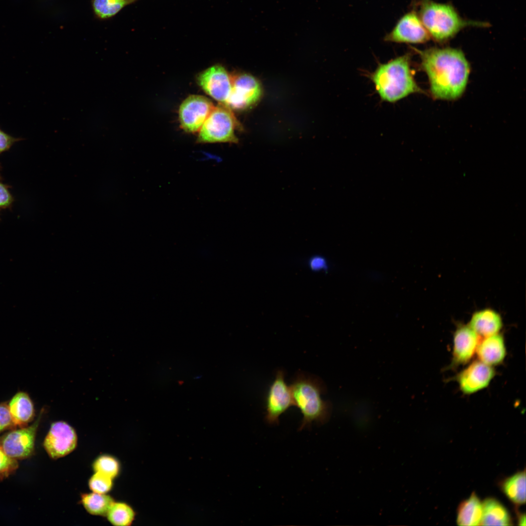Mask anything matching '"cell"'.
Instances as JSON below:
<instances>
[{"instance_id":"d4e9b609","label":"cell","mask_w":526,"mask_h":526,"mask_svg":"<svg viewBox=\"0 0 526 526\" xmlns=\"http://www.w3.org/2000/svg\"><path fill=\"white\" fill-rule=\"evenodd\" d=\"M113 479L99 472L94 473L88 482L89 488L92 492L105 494L110 491L113 486Z\"/></svg>"},{"instance_id":"5b68a950","label":"cell","mask_w":526,"mask_h":526,"mask_svg":"<svg viewBox=\"0 0 526 526\" xmlns=\"http://www.w3.org/2000/svg\"><path fill=\"white\" fill-rule=\"evenodd\" d=\"M239 125L231 110L220 103L215 106L199 130L197 142L199 143H237L235 130Z\"/></svg>"},{"instance_id":"9c48e42d","label":"cell","mask_w":526,"mask_h":526,"mask_svg":"<svg viewBox=\"0 0 526 526\" xmlns=\"http://www.w3.org/2000/svg\"><path fill=\"white\" fill-rule=\"evenodd\" d=\"M215 106L207 98L200 95H190L181 104L179 118L181 128L186 132L199 131Z\"/></svg>"},{"instance_id":"7a4b0ae2","label":"cell","mask_w":526,"mask_h":526,"mask_svg":"<svg viewBox=\"0 0 526 526\" xmlns=\"http://www.w3.org/2000/svg\"><path fill=\"white\" fill-rule=\"evenodd\" d=\"M409 54L379 65L371 75L376 91L383 101L394 103L421 92L413 77Z\"/></svg>"},{"instance_id":"603a6c76","label":"cell","mask_w":526,"mask_h":526,"mask_svg":"<svg viewBox=\"0 0 526 526\" xmlns=\"http://www.w3.org/2000/svg\"><path fill=\"white\" fill-rule=\"evenodd\" d=\"M92 468L94 472H99L113 479L120 471V464L113 456L103 454L98 456L94 461Z\"/></svg>"},{"instance_id":"7402d4cb","label":"cell","mask_w":526,"mask_h":526,"mask_svg":"<svg viewBox=\"0 0 526 526\" xmlns=\"http://www.w3.org/2000/svg\"><path fill=\"white\" fill-rule=\"evenodd\" d=\"M135 514L133 509L127 504L114 502L106 516L113 526H128L132 524Z\"/></svg>"},{"instance_id":"4fadbf2b","label":"cell","mask_w":526,"mask_h":526,"mask_svg":"<svg viewBox=\"0 0 526 526\" xmlns=\"http://www.w3.org/2000/svg\"><path fill=\"white\" fill-rule=\"evenodd\" d=\"M494 375L491 366L478 360L461 371L457 376V381L464 394H471L487 387Z\"/></svg>"},{"instance_id":"30bf717a","label":"cell","mask_w":526,"mask_h":526,"mask_svg":"<svg viewBox=\"0 0 526 526\" xmlns=\"http://www.w3.org/2000/svg\"><path fill=\"white\" fill-rule=\"evenodd\" d=\"M77 444L75 430L63 421L53 422L45 436L43 445L53 459L64 457L75 450Z\"/></svg>"},{"instance_id":"cb8c5ba5","label":"cell","mask_w":526,"mask_h":526,"mask_svg":"<svg viewBox=\"0 0 526 526\" xmlns=\"http://www.w3.org/2000/svg\"><path fill=\"white\" fill-rule=\"evenodd\" d=\"M126 3V0H94L93 6L96 14L105 19L116 14Z\"/></svg>"},{"instance_id":"8fae6325","label":"cell","mask_w":526,"mask_h":526,"mask_svg":"<svg viewBox=\"0 0 526 526\" xmlns=\"http://www.w3.org/2000/svg\"><path fill=\"white\" fill-rule=\"evenodd\" d=\"M430 38L417 12L413 10L401 17L391 31L386 35L384 40L395 43L418 44L424 43Z\"/></svg>"},{"instance_id":"277c9868","label":"cell","mask_w":526,"mask_h":526,"mask_svg":"<svg viewBox=\"0 0 526 526\" xmlns=\"http://www.w3.org/2000/svg\"><path fill=\"white\" fill-rule=\"evenodd\" d=\"M417 12L430 38L438 42L447 41L465 28L487 27L486 22L463 19L450 4L432 0H420Z\"/></svg>"},{"instance_id":"f1b7e54d","label":"cell","mask_w":526,"mask_h":526,"mask_svg":"<svg viewBox=\"0 0 526 526\" xmlns=\"http://www.w3.org/2000/svg\"><path fill=\"white\" fill-rule=\"evenodd\" d=\"M7 186L0 182V208H6L11 206L14 201Z\"/></svg>"},{"instance_id":"52a82bcc","label":"cell","mask_w":526,"mask_h":526,"mask_svg":"<svg viewBox=\"0 0 526 526\" xmlns=\"http://www.w3.org/2000/svg\"><path fill=\"white\" fill-rule=\"evenodd\" d=\"M231 93L225 105L230 109L243 110L256 104L262 94L259 81L247 74L232 76Z\"/></svg>"},{"instance_id":"8992f818","label":"cell","mask_w":526,"mask_h":526,"mask_svg":"<svg viewBox=\"0 0 526 526\" xmlns=\"http://www.w3.org/2000/svg\"><path fill=\"white\" fill-rule=\"evenodd\" d=\"M43 413L42 410L31 425L13 429L0 437V447L8 455L16 460H21L33 455L36 435Z\"/></svg>"},{"instance_id":"ac0fdd59","label":"cell","mask_w":526,"mask_h":526,"mask_svg":"<svg viewBox=\"0 0 526 526\" xmlns=\"http://www.w3.org/2000/svg\"><path fill=\"white\" fill-rule=\"evenodd\" d=\"M483 513L480 525L510 526L512 521L506 508L497 500L488 498L482 503Z\"/></svg>"},{"instance_id":"6da1fadb","label":"cell","mask_w":526,"mask_h":526,"mask_svg":"<svg viewBox=\"0 0 526 526\" xmlns=\"http://www.w3.org/2000/svg\"><path fill=\"white\" fill-rule=\"evenodd\" d=\"M417 51L432 96L445 100L459 97L465 90L470 73V66L462 51L451 48Z\"/></svg>"},{"instance_id":"484cf974","label":"cell","mask_w":526,"mask_h":526,"mask_svg":"<svg viewBox=\"0 0 526 526\" xmlns=\"http://www.w3.org/2000/svg\"><path fill=\"white\" fill-rule=\"evenodd\" d=\"M17 460L8 455L0 447V479L7 478L18 468Z\"/></svg>"},{"instance_id":"ffe728a7","label":"cell","mask_w":526,"mask_h":526,"mask_svg":"<svg viewBox=\"0 0 526 526\" xmlns=\"http://www.w3.org/2000/svg\"><path fill=\"white\" fill-rule=\"evenodd\" d=\"M503 492L510 501L517 505L526 503V471L517 472L506 478L502 483Z\"/></svg>"},{"instance_id":"3957f363","label":"cell","mask_w":526,"mask_h":526,"mask_svg":"<svg viewBox=\"0 0 526 526\" xmlns=\"http://www.w3.org/2000/svg\"><path fill=\"white\" fill-rule=\"evenodd\" d=\"M290 387L294 405L302 414L299 430L309 427L313 422L323 424L328 420L331 404L321 398L325 387L320 378L299 372Z\"/></svg>"},{"instance_id":"f546056e","label":"cell","mask_w":526,"mask_h":526,"mask_svg":"<svg viewBox=\"0 0 526 526\" xmlns=\"http://www.w3.org/2000/svg\"><path fill=\"white\" fill-rule=\"evenodd\" d=\"M309 266L314 271H324L328 269V263L326 259L321 256H317L311 258L309 261Z\"/></svg>"},{"instance_id":"83f0119b","label":"cell","mask_w":526,"mask_h":526,"mask_svg":"<svg viewBox=\"0 0 526 526\" xmlns=\"http://www.w3.org/2000/svg\"><path fill=\"white\" fill-rule=\"evenodd\" d=\"M21 139L14 137L0 129V154L9 150L15 143Z\"/></svg>"},{"instance_id":"e0dca14e","label":"cell","mask_w":526,"mask_h":526,"mask_svg":"<svg viewBox=\"0 0 526 526\" xmlns=\"http://www.w3.org/2000/svg\"><path fill=\"white\" fill-rule=\"evenodd\" d=\"M8 407L15 428L26 427L35 416L34 404L29 395L19 392L10 400Z\"/></svg>"},{"instance_id":"d6986e66","label":"cell","mask_w":526,"mask_h":526,"mask_svg":"<svg viewBox=\"0 0 526 526\" xmlns=\"http://www.w3.org/2000/svg\"><path fill=\"white\" fill-rule=\"evenodd\" d=\"M483 513L482 503L474 492L461 502L457 511L456 522L459 526H479Z\"/></svg>"},{"instance_id":"44dd1931","label":"cell","mask_w":526,"mask_h":526,"mask_svg":"<svg viewBox=\"0 0 526 526\" xmlns=\"http://www.w3.org/2000/svg\"><path fill=\"white\" fill-rule=\"evenodd\" d=\"M110 495L95 492L83 493L80 502L85 510L90 514L106 516L109 510L114 502Z\"/></svg>"},{"instance_id":"4316f807","label":"cell","mask_w":526,"mask_h":526,"mask_svg":"<svg viewBox=\"0 0 526 526\" xmlns=\"http://www.w3.org/2000/svg\"><path fill=\"white\" fill-rule=\"evenodd\" d=\"M15 428L6 403H0V433L8 429Z\"/></svg>"},{"instance_id":"2e32d148","label":"cell","mask_w":526,"mask_h":526,"mask_svg":"<svg viewBox=\"0 0 526 526\" xmlns=\"http://www.w3.org/2000/svg\"><path fill=\"white\" fill-rule=\"evenodd\" d=\"M476 352L479 360L492 366L502 362L506 355L503 337L498 333L479 342Z\"/></svg>"},{"instance_id":"1f68e13d","label":"cell","mask_w":526,"mask_h":526,"mask_svg":"<svg viewBox=\"0 0 526 526\" xmlns=\"http://www.w3.org/2000/svg\"><path fill=\"white\" fill-rule=\"evenodd\" d=\"M201 377V376H196V377H194V379H199V378H200Z\"/></svg>"},{"instance_id":"4dcf8cb0","label":"cell","mask_w":526,"mask_h":526,"mask_svg":"<svg viewBox=\"0 0 526 526\" xmlns=\"http://www.w3.org/2000/svg\"><path fill=\"white\" fill-rule=\"evenodd\" d=\"M518 518V522L519 525L526 526V516L525 514H520Z\"/></svg>"},{"instance_id":"d6a6232c","label":"cell","mask_w":526,"mask_h":526,"mask_svg":"<svg viewBox=\"0 0 526 526\" xmlns=\"http://www.w3.org/2000/svg\"></svg>"},{"instance_id":"9a60e30c","label":"cell","mask_w":526,"mask_h":526,"mask_svg":"<svg viewBox=\"0 0 526 526\" xmlns=\"http://www.w3.org/2000/svg\"><path fill=\"white\" fill-rule=\"evenodd\" d=\"M468 325L484 338L498 334L503 326L501 316L493 309L486 308L473 314Z\"/></svg>"},{"instance_id":"7c38bea8","label":"cell","mask_w":526,"mask_h":526,"mask_svg":"<svg viewBox=\"0 0 526 526\" xmlns=\"http://www.w3.org/2000/svg\"><path fill=\"white\" fill-rule=\"evenodd\" d=\"M199 85L211 97L225 104L231 93L232 76L222 65L217 64L200 73L197 78Z\"/></svg>"},{"instance_id":"ba28073f","label":"cell","mask_w":526,"mask_h":526,"mask_svg":"<svg viewBox=\"0 0 526 526\" xmlns=\"http://www.w3.org/2000/svg\"><path fill=\"white\" fill-rule=\"evenodd\" d=\"M293 405L290 387L285 381L284 372L279 370L266 394L265 421L271 425L278 424L280 416Z\"/></svg>"},{"instance_id":"5bb4252c","label":"cell","mask_w":526,"mask_h":526,"mask_svg":"<svg viewBox=\"0 0 526 526\" xmlns=\"http://www.w3.org/2000/svg\"><path fill=\"white\" fill-rule=\"evenodd\" d=\"M479 342V336L468 325L458 327L453 335L454 363L465 364L470 361Z\"/></svg>"}]
</instances>
